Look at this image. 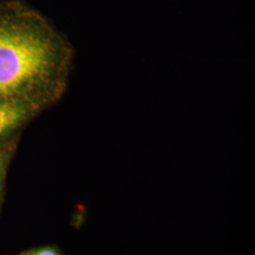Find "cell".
Wrapping results in <instances>:
<instances>
[{
    "label": "cell",
    "mask_w": 255,
    "mask_h": 255,
    "mask_svg": "<svg viewBox=\"0 0 255 255\" xmlns=\"http://www.w3.org/2000/svg\"><path fill=\"white\" fill-rule=\"evenodd\" d=\"M73 60L68 41L23 0H0V102L40 115L66 89Z\"/></svg>",
    "instance_id": "6da1fadb"
},
{
    "label": "cell",
    "mask_w": 255,
    "mask_h": 255,
    "mask_svg": "<svg viewBox=\"0 0 255 255\" xmlns=\"http://www.w3.org/2000/svg\"><path fill=\"white\" fill-rule=\"evenodd\" d=\"M38 115L25 104L0 102V148L10 145L19 131Z\"/></svg>",
    "instance_id": "7a4b0ae2"
},
{
    "label": "cell",
    "mask_w": 255,
    "mask_h": 255,
    "mask_svg": "<svg viewBox=\"0 0 255 255\" xmlns=\"http://www.w3.org/2000/svg\"><path fill=\"white\" fill-rule=\"evenodd\" d=\"M10 146H11V144L9 146L0 148V194L2 190V185H3V181H4V177H5L6 168H7V165L9 163Z\"/></svg>",
    "instance_id": "3957f363"
},
{
    "label": "cell",
    "mask_w": 255,
    "mask_h": 255,
    "mask_svg": "<svg viewBox=\"0 0 255 255\" xmlns=\"http://www.w3.org/2000/svg\"><path fill=\"white\" fill-rule=\"evenodd\" d=\"M32 255H61L54 249L46 248V249H42L35 252Z\"/></svg>",
    "instance_id": "277c9868"
}]
</instances>
